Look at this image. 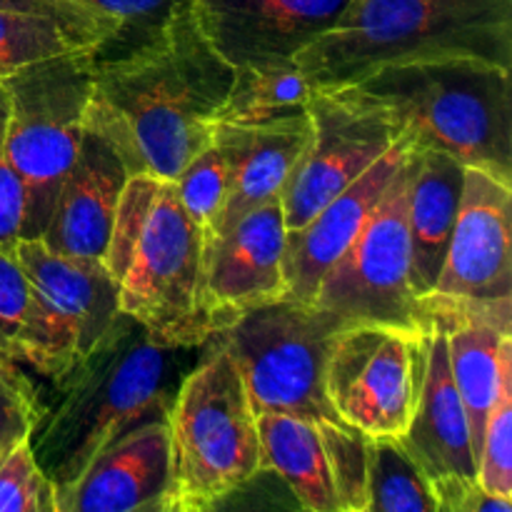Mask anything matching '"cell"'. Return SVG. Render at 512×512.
<instances>
[{"instance_id":"6da1fadb","label":"cell","mask_w":512,"mask_h":512,"mask_svg":"<svg viewBox=\"0 0 512 512\" xmlns=\"http://www.w3.org/2000/svg\"><path fill=\"white\" fill-rule=\"evenodd\" d=\"M233 70L188 3L148 33L95 48L85 120L115 145L130 175L175 180L213 140Z\"/></svg>"},{"instance_id":"7a4b0ae2","label":"cell","mask_w":512,"mask_h":512,"mask_svg":"<svg viewBox=\"0 0 512 512\" xmlns=\"http://www.w3.org/2000/svg\"><path fill=\"white\" fill-rule=\"evenodd\" d=\"M205 345L158 343L120 313L78 368L58 385L60 400L30 435L55 490L73 483L113 440L150 420H165L175 390Z\"/></svg>"},{"instance_id":"3957f363","label":"cell","mask_w":512,"mask_h":512,"mask_svg":"<svg viewBox=\"0 0 512 512\" xmlns=\"http://www.w3.org/2000/svg\"><path fill=\"white\" fill-rule=\"evenodd\" d=\"M443 55L512 68V0H350L295 63L313 88H338L383 65Z\"/></svg>"},{"instance_id":"277c9868","label":"cell","mask_w":512,"mask_h":512,"mask_svg":"<svg viewBox=\"0 0 512 512\" xmlns=\"http://www.w3.org/2000/svg\"><path fill=\"white\" fill-rule=\"evenodd\" d=\"M203 243L205 233L183 208L173 180L130 175L103 265L120 313L158 343L195 348L213 338L200 313Z\"/></svg>"},{"instance_id":"5b68a950","label":"cell","mask_w":512,"mask_h":512,"mask_svg":"<svg viewBox=\"0 0 512 512\" xmlns=\"http://www.w3.org/2000/svg\"><path fill=\"white\" fill-rule=\"evenodd\" d=\"M350 85L378 103L418 150H440L512 185L510 68L443 55L383 65Z\"/></svg>"},{"instance_id":"8992f818","label":"cell","mask_w":512,"mask_h":512,"mask_svg":"<svg viewBox=\"0 0 512 512\" xmlns=\"http://www.w3.org/2000/svg\"><path fill=\"white\" fill-rule=\"evenodd\" d=\"M165 425L170 470L163 512L213 510L263 473L258 415L218 338L205 343L180 380Z\"/></svg>"},{"instance_id":"52a82bcc","label":"cell","mask_w":512,"mask_h":512,"mask_svg":"<svg viewBox=\"0 0 512 512\" xmlns=\"http://www.w3.org/2000/svg\"><path fill=\"white\" fill-rule=\"evenodd\" d=\"M95 48L20 68L8 88V158L23 188L20 238H40L75 163L93 90Z\"/></svg>"},{"instance_id":"ba28073f","label":"cell","mask_w":512,"mask_h":512,"mask_svg":"<svg viewBox=\"0 0 512 512\" xmlns=\"http://www.w3.org/2000/svg\"><path fill=\"white\" fill-rule=\"evenodd\" d=\"M343 320L293 300L260 305L215 338L238 368L255 415L340 420L325 398V358Z\"/></svg>"},{"instance_id":"9c48e42d","label":"cell","mask_w":512,"mask_h":512,"mask_svg":"<svg viewBox=\"0 0 512 512\" xmlns=\"http://www.w3.org/2000/svg\"><path fill=\"white\" fill-rule=\"evenodd\" d=\"M13 253L30 285L15 365L58 388L120 315L115 285L103 260L55 253L38 238H20Z\"/></svg>"},{"instance_id":"30bf717a","label":"cell","mask_w":512,"mask_h":512,"mask_svg":"<svg viewBox=\"0 0 512 512\" xmlns=\"http://www.w3.org/2000/svg\"><path fill=\"white\" fill-rule=\"evenodd\" d=\"M415 155L395 170L393 180L350 248L323 275L313 305L343 323H385L418 328V295L408 233V193Z\"/></svg>"},{"instance_id":"8fae6325","label":"cell","mask_w":512,"mask_h":512,"mask_svg":"<svg viewBox=\"0 0 512 512\" xmlns=\"http://www.w3.org/2000/svg\"><path fill=\"white\" fill-rule=\"evenodd\" d=\"M423 380V330L345 323L325 358V398L343 423L368 438H400Z\"/></svg>"},{"instance_id":"7c38bea8","label":"cell","mask_w":512,"mask_h":512,"mask_svg":"<svg viewBox=\"0 0 512 512\" xmlns=\"http://www.w3.org/2000/svg\"><path fill=\"white\" fill-rule=\"evenodd\" d=\"M308 118L310 140L280 193L285 230L308 223L403 135V128L353 85L313 88Z\"/></svg>"},{"instance_id":"4fadbf2b","label":"cell","mask_w":512,"mask_h":512,"mask_svg":"<svg viewBox=\"0 0 512 512\" xmlns=\"http://www.w3.org/2000/svg\"><path fill=\"white\" fill-rule=\"evenodd\" d=\"M285 235L283 205L273 198L205 238L200 313L213 338L248 310L285 300Z\"/></svg>"},{"instance_id":"5bb4252c","label":"cell","mask_w":512,"mask_h":512,"mask_svg":"<svg viewBox=\"0 0 512 512\" xmlns=\"http://www.w3.org/2000/svg\"><path fill=\"white\" fill-rule=\"evenodd\" d=\"M423 330V380L400 443L428 480L438 512H468L478 485L470 425L448 363V340L435 325Z\"/></svg>"},{"instance_id":"9a60e30c","label":"cell","mask_w":512,"mask_h":512,"mask_svg":"<svg viewBox=\"0 0 512 512\" xmlns=\"http://www.w3.org/2000/svg\"><path fill=\"white\" fill-rule=\"evenodd\" d=\"M510 215L512 185L480 168H463L458 215L430 293L465 303L510 300Z\"/></svg>"},{"instance_id":"2e32d148","label":"cell","mask_w":512,"mask_h":512,"mask_svg":"<svg viewBox=\"0 0 512 512\" xmlns=\"http://www.w3.org/2000/svg\"><path fill=\"white\" fill-rule=\"evenodd\" d=\"M350 0H190L220 58L245 63L295 58L343 15Z\"/></svg>"},{"instance_id":"e0dca14e","label":"cell","mask_w":512,"mask_h":512,"mask_svg":"<svg viewBox=\"0 0 512 512\" xmlns=\"http://www.w3.org/2000/svg\"><path fill=\"white\" fill-rule=\"evenodd\" d=\"M413 148V140L400 135L358 180L340 190L308 223L298 230H288L283 258L285 300L313 305L323 275L350 248L370 210L393 180L395 170L403 165Z\"/></svg>"},{"instance_id":"ac0fdd59","label":"cell","mask_w":512,"mask_h":512,"mask_svg":"<svg viewBox=\"0 0 512 512\" xmlns=\"http://www.w3.org/2000/svg\"><path fill=\"white\" fill-rule=\"evenodd\" d=\"M168 470V425L150 420L105 445L73 483L55 490L58 512H163Z\"/></svg>"},{"instance_id":"d6986e66","label":"cell","mask_w":512,"mask_h":512,"mask_svg":"<svg viewBox=\"0 0 512 512\" xmlns=\"http://www.w3.org/2000/svg\"><path fill=\"white\" fill-rule=\"evenodd\" d=\"M128 178L115 145L85 120L78 158L63 178L53 213L38 240L70 258L103 260Z\"/></svg>"},{"instance_id":"ffe728a7","label":"cell","mask_w":512,"mask_h":512,"mask_svg":"<svg viewBox=\"0 0 512 512\" xmlns=\"http://www.w3.org/2000/svg\"><path fill=\"white\" fill-rule=\"evenodd\" d=\"M308 140V115L260 125H215L213 143L218 145L228 165V198L213 233L223 230L255 205L280 198L285 180L303 155Z\"/></svg>"},{"instance_id":"44dd1931","label":"cell","mask_w":512,"mask_h":512,"mask_svg":"<svg viewBox=\"0 0 512 512\" xmlns=\"http://www.w3.org/2000/svg\"><path fill=\"white\" fill-rule=\"evenodd\" d=\"M463 168L465 165L440 150H418L415 155L408 193V233L413 290L418 298L433 290L440 275L463 193Z\"/></svg>"},{"instance_id":"7402d4cb","label":"cell","mask_w":512,"mask_h":512,"mask_svg":"<svg viewBox=\"0 0 512 512\" xmlns=\"http://www.w3.org/2000/svg\"><path fill=\"white\" fill-rule=\"evenodd\" d=\"M263 473H275L308 512H338L323 438L315 420L295 415H258Z\"/></svg>"},{"instance_id":"603a6c76","label":"cell","mask_w":512,"mask_h":512,"mask_svg":"<svg viewBox=\"0 0 512 512\" xmlns=\"http://www.w3.org/2000/svg\"><path fill=\"white\" fill-rule=\"evenodd\" d=\"M310 93L313 85L295 58L238 65L233 70L228 95L220 105L218 123L260 125L308 115Z\"/></svg>"},{"instance_id":"cb8c5ba5","label":"cell","mask_w":512,"mask_h":512,"mask_svg":"<svg viewBox=\"0 0 512 512\" xmlns=\"http://www.w3.org/2000/svg\"><path fill=\"white\" fill-rule=\"evenodd\" d=\"M103 43V35L53 15L0 10V80L40 60L58 58L80 48H98Z\"/></svg>"},{"instance_id":"d4e9b609","label":"cell","mask_w":512,"mask_h":512,"mask_svg":"<svg viewBox=\"0 0 512 512\" xmlns=\"http://www.w3.org/2000/svg\"><path fill=\"white\" fill-rule=\"evenodd\" d=\"M368 512H438L428 480L398 438H370Z\"/></svg>"},{"instance_id":"484cf974","label":"cell","mask_w":512,"mask_h":512,"mask_svg":"<svg viewBox=\"0 0 512 512\" xmlns=\"http://www.w3.org/2000/svg\"><path fill=\"white\" fill-rule=\"evenodd\" d=\"M338 512H368L370 438L343 420H318Z\"/></svg>"},{"instance_id":"4316f807","label":"cell","mask_w":512,"mask_h":512,"mask_svg":"<svg viewBox=\"0 0 512 512\" xmlns=\"http://www.w3.org/2000/svg\"><path fill=\"white\" fill-rule=\"evenodd\" d=\"M173 185L180 203L198 223V228L205 235L213 233L228 198V165L218 145L210 140L203 150H198L175 175Z\"/></svg>"},{"instance_id":"83f0119b","label":"cell","mask_w":512,"mask_h":512,"mask_svg":"<svg viewBox=\"0 0 512 512\" xmlns=\"http://www.w3.org/2000/svg\"><path fill=\"white\" fill-rule=\"evenodd\" d=\"M478 485L500 498H512V368L503 375L478 450Z\"/></svg>"},{"instance_id":"f1b7e54d","label":"cell","mask_w":512,"mask_h":512,"mask_svg":"<svg viewBox=\"0 0 512 512\" xmlns=\"http://www.w3.org/2000/svg\"><path fill=\"white\" fill-rule=\"evenodd\" d=\"M0 512H58L55 483L40 468L30 438L0 460Z\"/></svg>"},{"instance_id":"f546056e","label":"cell","mask_w":512,"mask_h":512,"mask_svg":"<svg viewBox=\"0 0 512 512\" xmlns=\"http://www.w3.org/2000/svg\"><path fill=\"white\" fill-rule=\"evenodd\" d=\"M45 415L38 388L20 365H0V460L20 443L30 438Z\"/></svg>"},{"instance_id":"4dcf8cb0","label":"cell","mask_w":512,"mask_h":512,"mask_svg":"<svg viewBox=\"0 0 512 512\" xmlns=\"http://www.w3.org/2000/svg\"><path fill=\"white\" fill-rule=\"evenodd\" d=\"M30 305V285L15 253L0 248V365L15 363Z\"/></svg>"},{"instance_id":"1f68e13d","label":"cell","mask_w":512,"mask_h":512,"mask_svg":"<svg viewBox=\"0 0 512 512\" xmlns=\"http://www.w3.org/2000/svg\"><path fill=\"white\" fill-rule=\"evenodd\" d=\"M8 88L0 80V248L13 253L23 223V188L8 158Z\"/></svg>"},{"instance_id":"d6a6232c","label":"cell","mask_w":512,"mask_h":512,"mask_svg":"<svg viewBox=\"0 0 512 512\" xmlns=\"http://www.w3.org/2000/svg\"><path fill=\"white\" fill-rule=\"evenodd\" d=\"M73 3L85 5L90 10H98V13L110 15V18H118L123 23V28L110 40H123L158 28L160 23H165L175 10L188 5L190 0H73Z\"/></svg>"},{"instance_id":"836d02e7","label":"cell","mask_w":512,"mask_h":512,"mask_svg":"<svg viewBox=\"0 0 512 512\" xmlns=\"http://www.w3.org/2000/svg\"><path fill=\"white\" fill-rule=\"evenodd\" d=\"M0 10H23V13H40V15H53V18L65 20L78 28L93 30V33L103 35L105 40L115 38L123 28L118 18L90 10L85 5L73 3V0H0Z\"/></svg>"}]
</instances>
